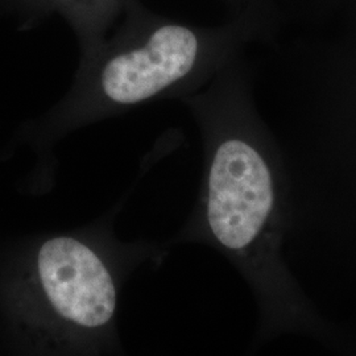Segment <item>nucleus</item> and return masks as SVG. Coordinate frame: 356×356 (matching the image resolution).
I'll use <instances>...</instances> for the list:
<instances>
[{"label":"nucleus","instance_id":"nucleus-1","mask_svg":"<svg viewBox=\"0 0 356 356\" xmlns=\"http://www.w3.org/2000/svg\"><path fill=\"white\" fill-rule=\"evenodd\" d=\"M229 89L186 99L204 135V178L185 226L173 239L216 248L254 294V347L281 335H305L335 351L355 341L325 318L293 276L282 248L286 235V178L280 147Z\"/></svg>","mask_w":356,"mask_h":356},{"label":"nucleus","instance_id":"nucleus-4","mask_svg":"<svg viewBox=\"0 0 356 356\" xmlns=\"http://www.w3.org/2000/svg\"><path fill=\"white\" fill-rule=\"evenodd\" d=\"M128 0H51V11L60 13L73 29L81 54L94 49L106 38Z\"/></svg>","mask_w":356,"mask_h":356},{"label":"nucleus","instance_id":"nucleus-2","mask_svg":"<svg viewBox=\"0 0 356 356\" xmlns=\"http://www.w3.org/2000/svg\"><path fill=\"white\" fill-rule=\"evenodd\" d=\"M107 219L35 239L1 269L0 305L20 348L42 355L120 351L123 285L135 268L165 252L118 241Z\"/></svg>","mask_w":356,"mask_h":356},{"label":"nucleus","instance_id":"nucleus-3","mask_svg":"<svg viewBox=\"0 0 356 356\" xmlns=\"http://www.w3.org/2000/svg\"><path fill=\"white\" fill-rule=\"evenodd\" d=\"M111 38L82 53L64 98L41 120L36 141L51 145L76 129L147 103L186 94L211 66L200 32L128 0Z\"/></svg>","mask_w":356,"mask_h":356},{"label":"nucleus","instance_id":"nucleus-5","mask_svg":"<svg viewBox=\"0 0 356 356\" xmlns=\"http://www.w3.org/2000/svg\"><path fill=\"white\" fill-rule=\"evenodd\" d=\"M38 13H51V0H32Z\"/></svg>","mask_w":356,"mask_h":356}]
</instances>
